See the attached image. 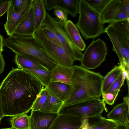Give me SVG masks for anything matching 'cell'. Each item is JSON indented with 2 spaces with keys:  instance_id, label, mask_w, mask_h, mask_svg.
Segmentation results:
<instances>
[{
  "instance_id": "cell-17",
  "label": "cell",
  "mask_w": 129,
  "mask_h": 129,
  "mask_svg": "<svg viewBox=\"0 0 129 129\" xmlns=\"http://www.w3.org/2000/svg\"><path fill=\"white\" fill-rule=\"evenodd\" d=\"M45 86L63 102L69 98L73 88L72 85L58 82H50Z\"/></svg>"
},
{
  "instance_id": "cell-45",
  "label": "cell",
  "mask_w": 129,
  "mask_h": 129,
  "mask_svg": "<svg viewBox=\"0 0 129 129\" xmlns=\"http://www.w3.org/2000/svg\"><path fill=\"white\" fill-rule=\"evenodd\" d=\"M78 129H82V128H81V127H80Z\"/></svg>"
},
{
  "instance_id": "cell-28",
  "label": "cell",
  "mask_w": 129,
  "mask_h": 129,
  "mask_svg": "<svg viewBox=\"0 0 129 129\" xmlns=\"http://www.w3.org/2000/svg\"><path fill=\"white\" fill-rule=\"evenodd\" d=\"M85 0L92 9L100 15L111 1V0Z\"/></svg>"
},
{
  "instance_id": "cell-2",
  "label": "cell",
  "mask_w": 129,
  "mask_h": 129,
  "mask_svg": "<svg viewBox=\"0 0 129 129\" xmlns=\"http://www.w3.org/2000/svg\"><path fill=\"white\" fill-rule=\"evenodd\" d=\"M104 77L98 73L76 65L73 91L62 106L85 100L100 98L102 93Z\"/></svg>"
},
{
  "instance_id": "cell-7",
  "label": "cell",
  "mask_w": 129,
  "mask_h": 129,
  "mask_svg": "<svg viewBox=\"0 0 129 129\" xmlns=\"http://www.w3.org/2000/svg\"><path fill=\"white\" fill-rule=\"evenodd\" d=\"M43 26L50 29L53 32L61 46L74 61H81L83 53L72 41L66 30L65 24L58 22L47 12Z\"/></svg>"
},
{
  "instance_id": "cell-38",
  "label": "cell",
  "mask_w": 129,
  "mask_h": 129,
  "mask_svg": "<svg viewBox=\"0 0 129 129\" xmlns=\"http://www.w3.org/2000/svg\"><path fill=\"white\" fill-rule=\"evenodd\" d=\"M124 10L128 17L129 18V0H123Z\"/></svg>"
},
{
  "instance_id": "cell-35",
  "label": "cell",
  "mask_w": 129,
  "mask_h": 129,
  "mask_svg": "<svg viewBox=\"0 0 129 129\" xmlns=\"http://www.w3.org/2000/svg\"><path fill=\"white\" fill-rule=\"evenodd\" d=\"M122 71V81L124 83V81L125 79L126 80L127 82V85L128 88V94L129 92V72L127 71L124 66H122L119 65Z\"/></svg>"
},
{
  "instance_id": "cell-44",
  "label": "cell",
  "mask_w": 129,
  "mask_h": 129,
  "mask_svg": "<svg viewBox=\"0 0 129 129\" xmlns=\"http://www.w3.org/2000/svg\"><path fill=\"white\" fill-rule=\"evenodd\" d=\"M113 129H116V126Z\"/></svg>"
},
{
  "instance_id": "cell-1",
  "label": "cell",
  "mask_w": 129,
  "mask_h": 129,
  "mask_svg": "<svg viewBox=\"0 0 129 129\" xmlns=\"http://www.w3.org/2000/svg\"><path fill=\"white\" fill-rule=\"evenodd\" d=\"M34 76L18 68L11 71L0 85V101L4 117L27 114L44 87Z\"/></svg>"
},
{
  "instance_id": "cell-36",
  "label": "cell",
  "mask_w": 129,
  "mask_h": 129,
  "mask_svg": "<svg viewBox=\"0 0 129 129\" xmlns=\"http://www.w3.org/2000/svg\"><path fill=\"white\" fill-rule=\"evenodd\" d=\"M116 129H129V124L116 122Z\"/></svg>"
},
{
  "instance_id": "cell-29",
  "label": "cell",
  "mask_w": 129,
  "mask_h": 129,
  "mask_svg": "<svg viewBox=\"0 0 129 129\" xmlns=\"http://www.w3.org/2000/svg\"><path fill=\"white\" fill-rule=\"evenodd\" d=\"M124 83L121 74L105 92L111 93L117 96L121 87Z\"/></svg>"
},
{
  "instance_id": "cell-5",
  "label": "cell",
  "mask_w": 129,
  "mask_h": 129,
  "mask_svg": "<svg viewBox=\"0 0 129 129\" xmlns=\"http://www.w3.org/2000/svg\"><path fill=\"white\" fill-rule=\"evenodd\" d=\"M79 16L75 25L86 40L94 39L104 32L100 15L92 9L85 0L79 1Z\"/></svg>"
},
{
  "instance_id": "cell-31",
  "label": "cell",
  "mask_w": 129,
  "mask_h": 129,
  "mask_svg": "<svg viewBox=\"0 0 129 129\" xmlns=\"http://www.w3.org/2000/svg\"><path fill=\"white\" fill-rule=\"evenodd\" d=\"M46 37L53 43L61 46L55 34L50 29L44 26H42L41 28Z\"/></svg>"
},
{
  "instance_id": "cell-22",
  "label": "cell",
  "mask_w": 129,
  "mask_h": 129,
  "mask_svg": "<svg viewBox=\"0 0 129 129\" xmlns=\"http://www.w3.org/2000/svg\"><path fill=\"white\" fill-rule=\"evenodd\" d=\"M63 103L50 92L47 101L40 111L50 113H58Z\"/></svg>"
},
{
  "instance_id": "cell-43",
  "label": "cell",
  "mask_w": 129,
  "mask_h": 129,
  "mask_svg": "<svg viewBox=\"0 0 129 129\" xmlns=\"http://www.w3.org/2000/svg\"><path fill=\"white\" fill-rule=\"evenodd\" d=\"M82 129H87L86 127H83L81 128Z\"/></svg>"
},
{
  "instance_id": "cell-25",
  "label": "cell",
  "mask_w": 129,
  "mask_h": 129,
  "mask_svg": "<svg viewBox=\"0 0 129 129\" xmlns=\"http://www.w3.org/2000/svg\"><path fill=\"white\" fill-rule=\"evenodd\" d=\"M25 71L34 76L44 86L47 85L50 82L51 74L50 70L32 68Z\"/></svg>"
},
{
  "instance_id": "cell-40",
  "label": "cell",
  "mask_w": 129,
  "mask_h": 129,
  "mask_svg": "<svg viewBox=\"0 0 129 129\" xmlns=\"http://www.w3.org/2000/svg\"><path fill=\"white\" fill-rule=\"evenodd\" d=\"M128 107H129V98L128 94L124 97L123 102Z\"/></svg>"
},
{
  "instance_id": "cell-33",
  "label": "cell",
  "mask_w": 129,
  "mask_h": 129,
  "mask_svg": "<svg viewBox=\"0 0 129 129\" xmlns=\"http://www.w3.org/2000/svg\"><path fill=\"white\" fill-rule=\"evenodd\" d=\"M16 12L20 11L26 4L28 0H11Z\"/></svg>"
},
{
  "instance_id": "cell-34",
  "label": "cell",
  "mask_w": 129,
  "mask_h": 129,
  "mask_svg": "<svg viewBox=\"0 0 129 129\" xmlns=\"http://www.w3.org/2000/svg\"><path fill=\"white\" fill-rule=\"evenodd\" d=\"M9 4V1L0 2V17L7 12Z\"/></svg>"
},
{
  "instance_id": "cell-4",
  "label": "cell",
  "mask_w": 129,
  "mask_h": 129,
  "mask_svg": "<svg viewBox=\"0 0 129 129\" xmlns=\"http://www.w3.org/2000/svg\"><path fill=\"white\" fill-rule=\"evenodd\" d=\"M118 57L119 65L129 72V20L109 23L104 29Z\"/></svg>"
},
{
  "instance_id": "cell-20",
  "label": "cell",
  "mask_w": 129,
  "mask_h": 129,
  "mask_svg": "<svg viewBox=\"0 0 129 129\" xmlns=\"http://www.w3.org/2000/svg\"><path fill=\"white\" fill-rule=\"evenodd\" d=\"M65 27L69 36L75 46L81 51H83L86 45L75 25L72 21L68 20L65 24Z\"/></svg>"
},
{
  "instance_id": "cell-9",
  "label": "cell",
  "mask_w": 129,
  "mask_h": 129,
  "mask_svg": "<svg viewBox=\"0 0 129 129\" xmlns=\"http://www.w3.org/2000/svg\"><path fill=\"white\" fill-rule=\"evenodd\" d=\"M107 54V47L104 41L100 39L94 41L83 54L81 66L88 70L96 68L105 60Z\"/></svg>"
},
{
  "instance_id": "cell-6",
  "label": "cell",
  "mask_w": 129,
  "mask_h": 129,
  "mask_svg": "<svg viewBox=\"0 0 129 129\" xmlns=\"http://www.w3.org/2000/svg\"><path fill=\"white\" fill-rule=\"evenodd\" d=\"M108 110L104 100L91 99L75 104L62 106L58 115H70L89 118L99 117L104 111Z\"/></svg>"
},
{
  "instance_id": "cell-11",
  "label": "cell",
  "mask_w": 129,
  "mask_h": 129,
  "mask_svg": "<svg viewBox=\"0 0 129 129\" xmlns=\"http://www.w3.org/2000/svg\"><path fill=\"white\" fill-rule=\"evenodd\" d=\"M33 1V0H28L20 11L16 12L14 10L11 0H9V5L7 12V21L4 24L5 29L8 36H10L14 35L15 30L31 6Z\"/></svg>"
},
{
  "instance_id": "cell-18",
  "label": "cell",
  "mask_w": 129,
  "mask_h": 129,
  "mask_svg": "<svg viewBox=\"0 0 129 129\" xmlns=\"http://www.w3.org/2000/svg\"><path fill=\"white\" fill-rule=\"evenodd\" d=\"M107 116V118L115 122L129 124V107L123 103L117 104Z\"/></svg>"
},
{
  "instance_id": "cell-41",
  "label": "cell",
  "mask_w": 129,
  "mask_h": 129,
  "mask_svg": "<svg viewBox=\"0 0 129 129\" xmlns=\"http://www.w3.org/2000/svg\"><path fill=\"white\" fill-rule=\"evenodd\" d=\"M87 129H93L91 125H90L88 127H86Z\"/></svg>"
},
{
  "instance_id": "cell-42",
  "label": "cell",
  "mask_w": 129,
  "mask_h": 129,
  "mask_svg": "<svg viewBox=\"0 0 129 129\" xmlns=\"http://www.w3.org/2000/svg\"><path fill=\"white\" fill-rule=\"evenodd\" d=\"M0 129H16L13 127H11V128H1Z\"/></svg>"
},
{
  "instance_id": "cell-15",
  "label": "cell",
  "mask_w": 129,
  "mask_h": 129,
  "mask_svg": "<svg viewBox=\"0 0 129 129\" xmlns=\"http://www.w3.org/2000/svg\"><path fill=\"white\" fill-rule=\"evenodd\" d=\"M32 5L17 26L14 34L32 36L35 33V23Z\"/></svg>"
},
{
  "instance_id": "cell-23",
  "label": "cell",
  "mask_w": 129,
  "mask_h": 129,
  "mask_svg": "<svg viewBox=\"0 0 129 129\" xmlns=\"http://www.w3.org/2000/svg\"><path fill=\"white\" fill-rule=\"evenodd\" d=\"M122 73V71L119 66H116L104 77L102 93L105 92Z\"/></svg>"
},
{
  "instance_id": "cell-8",
  "label": "cell",
  "mask_w": 129,
  "mask_h": 129,
  "mask_svg": "<svg viewBox=\"0 0 129 129\" xmlns=\"http://www.w3.org/2000/svg\"><path fill=\"white\" fill-rule=\"evenodd\" d=\"M33 36L40 43L43 51L57 65L66 67L73 65L74 61L63 48L47 38L41 28Z\"/></svg>"
},
{
  "instance_id": "cell-13",
  "label": "cell",
  "mask_w": 129,
  "mask_h": 129,
  "mask_svg": "<svg viewBox=\"0 0 129 129\" xmlns=\"http://www.w3.org/2000/svg\"><path fill=\"white\" fill-rule=\"evenodd\" d=\"M46 10L49 11L58 8L67 12L73 18L79 13V0H44Z\"/></svg>"
},
{
  "instance_id": "cell-32",
  "label": "cell",
  "mask_w": 129,
  "mask_h": 129,
  "mask_svg": "<svg viewBox=\"0 0 129 129\" xmlns=\"http://www.w3.org/2000/svg\"><path fill=\"white\" fill-rule=\"evenodd\" d=\"M102 97L104 102L109 105L114 104L117 95L110 93H102Z\"/></svg>"
},
{
  "instance_id": "cell-10",
  "label": "cell",
  "mask_w": 129,
  "mask_h": 129,
  "mask_svg": "<svg viewBox=\"0 0 129 129\" xmlns=\"http://www.w3.org/2000/svg\"><path fill=\"white\" fill-rule=\"evenodd\" d=\"M102 23L129 20L121 0H111L100 15Z\"/></svg>"
},
{
  "instance_id": "cell-37",
  "label": "cell",
  "mask_w": 129,
  "mask_h": 129,
  "mask_svg": "<svg viewBox=\"0 0 129 129\" xmlns=\"http://www.w3.org/2000/svg\"><path fill=\"white\" fill-rule=\"evenodd\" d=\"M4 60L2 53H0V74L4 71L5 69Z\"/></svg>"
},
{
  "instance_id": "cell-19",
  "label": "cell",
  "mask_w": 129,
  "mask_h": 129,
  "mask_svg": "<svg viewBox=\"0 0 129 129\" xmlns=\"http://www.w3.org/2000/svg\"><path fill=\"white\" fill-rule=\"evenodd\" d=\"M32 5L34 11L36 33L43 26L47 12L44 0H33Z\"/></svg>"
},
{
  "instance_id": "cell-27",
  "label": "cell",
  "mask_w": 129,
  "mask_h": 129,
  "mask_svg": "<svg viewBox=\"0 0 129 129\" xmlns=\"http://www.w3.org/2000/svg\"><path fill=\"white\" fill-rule=\"evenodd\" d=\"M98 120L91 125L93 129H113L117 125L116 122L101 116Z\"/></svg>"
},
{
  "instance_id": "cell-14",
  "label": "cell",
  "mask_w": 129,
  "mask_h": 129,
  "mask_svg": "<svg viewBox=\"0 0 129 129\" xmlns=\"http://www.w3.org/2000/svg\"><path fill=\"white\" fill-rule=\"evenodd\" d=\"M84 118L70 115H58L49 129H78Z\"/></svg>"
},
{
  "instance_id": "cell-30",
  "label": "cell",
  "mask_w": 129,
  "mask_h": 129,
  "mask_svg": "<svg viewBox=\"0 0 129 129\" xmlns=\"http://www.w3.org/2000/svg\"><path fill=\"white\" fill-rule=\"evenodd\" d=\"M55 19L58 22L65 24L68 21V13L62 10L55 8L53 10Z\"/></svg>"
},
{
  "instance_id": "cell-21",
  "label": "cell",
  "mask_w": 129,
  "mask_h": 129,
  "mask_svg": "<svg viewBox=\"0 0 129 129\" xmlns=\"http://www.w3.org/2000/svg\"><path fill=\"white\" fill-rule=\"evenodd\" d=\"M15 60L18 68L25 70L32 68L48 70L34 60L23 55L16 54Z\"/></svg>"
},
{
  "instance_id": "cell-39",
  "label": "cell",
  "mask_w": 129,
  "mask_h": 129,
  "mask_svg": "<svg viewBox=\"0 0 129 129\" xmlns=\"http://www.w3.org/2000/svg\"><path fill=\"white\" fill-rule=\"evenodd\" d=\"M4 37L3 36L0 34V53H2L4 51L3 40Z\"/></svg>"
},
{
  "instance_id": "cell-3",
  "label": "cell",
  "mask_w": 129,
  "mask_h": 129,
  "mask_svg": "<svg viewBox=\"0 0 129 129\" xmlns=\"http://www.w3.org/2000/svg\"><path fill=\"white\" fill-rule=\"evenodd\" d=\"M4 46L16 54L23 55L36 61L51 71L56 63L43 50L40 43L33 36L14 34L4 39Z\"/></svg>"
},
{
  "instance_id": "cell-24",
  "label": "cell",
  "mask_w": 129,
  "mask_h": 129,
  "mask_svg": "<svg viewBox=\"0 0 129 129\" xmlns=\"http://www.w3.org/2000/svg\"><path fill=\"white\" fill-rule=\"evenodd\" d=\"M10 121L12 127L16 129H29V116L26 113L13 117Z\"/></svg>"
},
{
  "instance_id": "cell-26",
  "label": "cell",
  "mask_w": 129,
  "mask_h": 129,
  "mask_svg": "<svg viewBox=\"0 0 129 129\" xmlns=\"http://www.w3.org/2000/svg\"><path fill=\"white\" fill-rule=\"evenodd\" d=\"M50 91L46 86L41 90L34 102L31 110L40 111L47 101Z\"/></svg>"
},
{
  "instance_id": "cell-16",
  "label": "cell",
  "mask_w": 129,
  "mask_h": 129,
  "mask_svg": "<svg viewBox=\"0 0 129 129\" xmlns=\"http://www.w3.org/2000/svg\"><path fill=\"white\" fill-rule=\"evenodd\" d=\"M74 73L73 65L66 67L57 65L51 71L50 82H60L72 85Z\"/></svg>"
},
{
  "instance_id": "cell-12",
  "label": "cell",
  "mask_w": 129,
  "mask_h": 129,
  "mask_svg": "<svg viewBox=\"0 0 129 129\" xmlns=\"http://www.w3.org/2000/svg\"><path fill=\"white\" fill-rule=\"evenodd\" d=\"M58 113L31 110L29 116V129H49Z\"/></svg>"
}]
</instances>
